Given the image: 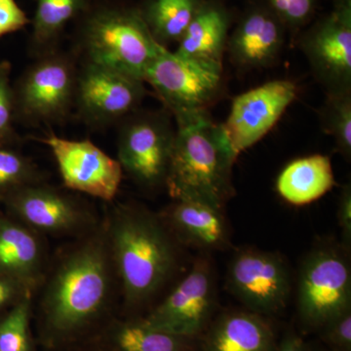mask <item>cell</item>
<instances>
[{
    "label": "cell",
    "mask_w": 351,
    "mask_h": 351,
    "mask_svg": "<svg viewBox=\"0 0 351 351\" xmlns=\"http://www.w3.org/2000/svg\"><path fill=\"white\" fill-rule=\"evenodd\" d=\"M298 313L309 329L321 330L351 307V267L348 256L334 247L311 252L298 280Z\"/></svg>",
    "instance_id": "cell-9"
},
{
    "label": "cell",
    "mask_w": 351,
    "mask_h": 351,
    "mask_svg": "<svg viewBox=\"0 0 351 351\" xmlns=\"http://www.w3.org/2000/svg\"><path fill=\"white\" fill-rule=\"evenodd\" d=\"M77 21V47L84 63L144 82L162 45L152 36L138 7L120 0H92Z\"/></svg>",
    "instance_id": "cell-4"
},
{
    "label": "cell",
    "mask_w": 351,
    "mask_h": 351,
    "mask_svg": "<svg viewBox=\"0 0 351 351\" xmlns=\"http://www.w3.org/2000/svg\"><path fill=\"white\" fill-rule=\"evenodd\" d=\"M78 69L73 55L55 49L38 55L13 85L16 122L59 123L75 108Z\"/></svg>",
    "instance_id": "cell-5"
},
{
    "label": "cell",
    "mask_w": 351,
    "mask_h": 351,
    "mask_svg": "<svg viewBox=\"0 0 351 351\" xmlns=\"http://www.w3.org/2000/svg\"><path fill=\"white\" fill-rule=\"evenodd\" d=\"M106 351H191V339L154 329L142 317H112L90 339Z\"/></svg>",
    "instance_id": "cell-20"
},
{
    "label": "cell",
    "mask_w": 351,
    "mask_h": 351,
    "mask_svg": "<svg viewBox=\"0 0 351 351\" xmlns=\"http://www.w3.org/2000/svg\"><path fill=\"white\" fill-rule=\"evenodd\" d=\"M301 49L326 94L351 92V0L334 9L302 36Z\"/></svg>",
    "instance_id": "cell-11"
},
{
    "label": "cell",
    "mask_w": 351,
    "mask_h": 351,
    "mask_svg": "<svg viewBox=\"0 0 351 351\" xmlns=\"http://www.w3.org/2000/svg\"><path fill=\"white\" fill-rule=\"evenodd\" d=\"M228 14L216 4L202 3L175 51L182 56L223 64L228 32Z\"/></svg>",
    "instance_id": "cell-22"
},
{
    "label": "cell",
    "mask_w": 351,
    "mask_h": 351,
    "mask_svg": "<svg viewBox=\"0 0 351 351\" xmlns=\"http://www.w3.org/2000/svg\"><path fill=\"white\" fill-rule=\"evenodd\" d=\"M338 221L339 228L343 233L346 246L351 242V186L346 184L343 186L339 195L338 207Z\"/></svg>",
    "instance_id": "cell-33"
},
{
    "label": "cell",
    "mask_w": 351,
    "mask_h": 351,
    "mask_svg": "<svg viewBox=\"0 0 351 351\" xmlns=\"http://www.w3.org/2000/svg\"><path fill=\"white\" fill-rule=\"evenodd\" d=\"M117 160L143 188L165 186L176 129L164 112H135L120 122Z\"/></svg>",
    "instance_id": "cell-7"
},
{
    "label": "cell",
    "mask_w": 351,
    "mask_h": 351,
    "mask_svg": "<svg viewBox=\"0 0 351 351\" xmlns=\"http://www.w3.org/2000/svg\"><path fill=\"white\" fill-rule=\"evenodd\" d=\"M36 293L25 284L12 277L0 274V313L24 301L34 298Z\"/></svg>",
    "instance_id": "cell-32"
},
{
    "label": "cell",
    "mask_w": 351,
    "mask_h": 351,
    "mask_svg": "<svg viewBox=\"0 0 351 351\" xmlns=\"http://www.w3.org/2000/svg\"><path fill=\"white\" fill-rule=\"evenodd\" d=\"M105 219L124 308H143L172 278L178 265L177 240L160 215L133 203L117 205Z\"/></svg>",
    "instance_id": "cell-2"
},
{
    "label": "cell",
    "mask_w": 351,
    "mask_h": 351,
    "mask_svg": "<svg viewBox=\"0 0 351 351\" xmlns=\"http://www.w3.org/2000/svg\"><path fill=\"white\" fill-rule=\"evenodd\" d=\"M321 331L332 351H351V307L330 320Z\"/></svg>",
    "instance_id": "cell-30"
},
{
    "label": "cell",
    "mask_w": 351,
    "mask_h": 351,
    "mask_svg": "<svg viewBox=\"0 0 351 351\" xmlns=\"http://www.w3.org/2000/svg\"><path fill=\"white\" fill-rule=\"evenodd\" d=\"M43 181L38 166L17 147H0V203L20 189Z\"/></svg>",
    "instance_id": "cell-25"
},
{
    "label": "cell",
    "mask_w": 351,
    "mask_h": 351,
    "mask_svg": "<svg viewBox=\"0 0 351 351\" xmlns=\"http://www.w3.org/2000/svg\"><path fill=\"white\" fill-rule=\"evenodd\" d=\"M201 5V0H145L138 9L154 38L167 47L181 40Z\"/></svg>",
    "instance_id": "cell-24"
},
{
    "label": "cell",
    "mask_w": 351,
    "mask_h": 351,
    "mask_svg": "<svg viewBox=\"0 0 351 351\" xmlns=\"http://www.w3.org/2000/svg\"><path fill=\"white\" fill-rule=\"evenodd\" d=\"M147 93L143 80L84 63L78 69L75 108L87 125L106 127L138 110Z\"/></svg>",
    "instance_id": "cell-12"
},
{
    "label": "cell",
    "mask_w": 351,
    "mask_h": 351,
    "mask_svg": "<svg viewBox=\"0 0 351 351\" xmlns=\"http://www.w3.org/2000/svg\"><path fill=\"white\" fill-rule=\"evenodd\" d=\"M215 300L213 267L207 256H200L169 294L142 318L154 329L193 339L206 328Z\"/></svg>",
    "instance_id": "cell-10"
},
{
    "label": "cell",
    "mask_w": 351,
    "mask_h": 351,
    "mask_svg": "<svg viewBox=\"0 0 351 351\" xmlns=\"http://www.w3.org/2000/svg\"><path fill=\"white\" fill-rule=\"evenodd\" d=\"M10 62H0V147H17L22 138L15 129L13 85Z\"/></svg>",
    "instance_id": "cell-28"
},
{
    "label": "cell",
    "mask_w": 351,
    "mask_h": 351,
    "mask_svg": "<svg viewBox=\"0 0 351 351\" xmlns=\"http://www.w3.org/2000/svg\"><path fill=\"white\" fill-rule=\"evenodd\" d=\"M269 9L283 25L300 27L313 14L315 0H269Z\"/></svg>",
    "instance_id": "cell-29"
},
{
    "label": "cell",
    "mask_w": 351,
    "mask_h": 351,
    "mask_svg": "<svg viewBox=\"0 0 351 351\" xmlns=\"http://www.w3.org/2000/svg\"><path fill=\"white\" fill-rule=\"evenodd\" d=\"M226 284L249 311L260 315L278 313L290 295L287 265L282 257L270 252H237L228 265Z\"/></svg>",
    "instance_id": "cell-13"
},
{
    "label": "cell",
    "mask_w": 351,
    "mask_h": 351,
    "mask_svg": "<svg viewBox=\"0 0 351 351\" xmlns=\"http://www.w3.org/2000/svg\"><path fill=\"white\" fill-rule=\"evenodd\" d=\"M160 215L177 241L204 250L228 246V225L223 210L193 200H174Z\"/></svg>",
    "instance_id": "cell-18"
},
{
    "label": "cell",
    "mask_w": 351,
    "mask_h": 351,
    "mask_svg": "<svg viewBox=\"0 0 351 351\" xmlns=\"http://www.w3.org/2000/svg\"><path fill=\"white\" fill-rule=\"evenodd\" d=\"M49 261L45 237L0 212V274L36 293Z\"/></svg>",
    "instance_id": "cell-16"
},
{
    "label": "cell",
    "mask_w": 351,
    "mask_h": 351,
    "mask_svg": "<svg viewBox=\"0 0 351 351\" xmlns=\"http://www.w3.org/2000/svg\"><path fill=\"white\" fill-rule=\"evenodd\" d=\"M177 120L207 113L223 93V64L182 56L160 48L144 76Z\"/></svg>",
    "instance_id": "cell-6"
},
{
    "label": "cell",
    "mask_w": 351,
    "mask_h": 351,
    "mask_svg": "<svg viewBox=\"0 0 351 351\" xmlns=\"http://www.w3.org/2000/svg\"><path fill=\"white\" fill-rule=\"evenodd\" d=\"M38 140L52 152L66 189L106 202L114 199L123 176L117 159L89 140H68L53 133Z\"/></svg>",
    "instance_id": "cell-14"
},
{
    "label": "cell",
    "mask_w": 351,
    "mask_h": 351,
    "mask_svg": "<svg viewBox=\"0 0 351 351\" xmlns=\"http://www.w3.org/2000/svg\"><path fill=\"white\" fill-rule=\"evenodd\" d=\"M335 184L330 157L313 154L287 164L277 178L276 191L290 204L302 206L326 195Z\"/></svg>",
    "instance_id": "cell-21"
},
{
    "label": "cell",
    "mask_w": 351,
    "mask_h": 351,
    "mask_svg": "<svg viewBox=\"0 0 351 351\" xmlns=\"http://www.w3.org/2000/svg\"><path fill=\"white\" fill-rule=\"evenodd\" d=\"M92 0H36L32 23L31 49L38 55L57 48L69 23L89 8Z\"/></svg>",
    "instance_id": "cell-23"
},
{
    "label": "cell",
    "mask_w": 351,
    "mask_h": 351,
    "mask_svg": "<svg viewBox=\"0 0 351 351\" xmlns=\"http://www.w3.org/2000/svg\"><path fill=\"white\" fill-rule=\"evenodd\" d=\"M297 85L291 80H272L233 99L223 125L235 156L250 149L278 122L295 101Z\"/></svg>",
    "instance_id": "cell-15"
},
{
    "label": "cell",
    "mask_w": 351,
    "mask_h": 351,
    "mask_svg": "<svg viewBox=\"0 0 351 351\" xmlns=\"http://www.w3.org/2000/svg\"><path fill=\"white\" fill-rule=\"evenodd\" d=\"M34 298L0 313V351H36L31 328Z\"/></svg>",
    "instance_id": "cell-27"
},
{
    "label": "cell",
    "mask_w": 351,
    "mask_h": 351,
    "mask_svg": "<svg viewBox=\"0 0 351 351\" xmlns=\"http://www.w3.org/2000/svg\"><path fill=\"white\" fill-rule=\"evenodd\" d=\"M284 43V25L269 8L252 9L228 38L226 51L237 68L257 69L276 63Z\"/></svg>",
    "instance_id": "cell-17"
},
{
    "label": "cell",
    "mask_w": 351,
    "mask_h": 351,
    "mask_svg": "<svg viewBox=\"0 0 351 351\" xmlns=\"http://www.w3.org/2000/svg\"><path fill=\"white\" fill-rule=\"evenodd\" d=\"M62 351H106L103 348H101L98 343H95L92 339H88L86 341L78 343V345L71 346Z\"/></svg>",
    "instance_id": "cell-35"
},
{
    "label": "cell",
    "mask_w": 351,
    "mask_h": 351,
    "mask_svg": "<svg viewBox=\"0 0 351 351\" xmlns=\"http://www.w3.org/2000/svg\"><path fill=\"white\" fill-rule=\"evenodd\" d=\"M165 186L173 200H193L223 210L234 195L237 156L221 124L209 113L177 120Z\"/></svg>",
    "instance_id": "cell-3"
},
{
    "label": "cell",
    "mask_w": 351,
    "mask_h": 351,
    "mask_svg": "<svg viewBox=\"0 0 351 351\" xmlns=\"http://www.w3.org/2000/svg\"><path fill=\"white\" fill-rule=\"evenodd\" d=\"M29 24L31 20L16 0H0V38L19 32Z\"/></svg>",
    "instance_id": "cell-31"
},
{
    "label": "cell",
    "mask_w": 351,
    "mask_h": 351,
    "mask_svg": "<svg viewBox=\"0 0 351 351\" xmlns=\"http://www.w3.org/2000/svg\"><path fill=\"white\" fill-rule=\"evenodd\" d=\"M119 281L105 218L91 232L71 240L50 257L36 291L38 339L62 351L93 338L112 317Z\"/></svg>",
    "instance_id": "cell-1"
},
{
    "label": "cell",
    "mask_w": 351,
    "mask_h": 351,
    "mask_svg": "<svg viewBox=\"0 0 351 351\" xmlns=\"http://www.w3.org/2000/svg\"><path fill=\"white\" fill-rule=\"evenodd\" d=\"M274 329L267 319L252 311H230L215 321L202 351H274Z\"/></svg>",
    "instance_id": "cell-19"
},
{
    "label": "cell",
    "mask_w": 351,
    "mask_h": 351,
    "mask_svg": "<svg viewBox=\"0 0 351 351\" xmlns=\"http://www.w3.org/2000/svg\"><path fill=\"white\" fill-rule=\"evenodd\" d=\"M274 351H306V343L295 334H289Z\"/></svg>",
    "instance_id": "cell-34"
},
{
    "label": "cell",
    "mask_w": 351,
    "mask_h": 351,
    "mask_svg": "<svg viewBox=\"0 0 351 351\" xmlns=\"http://www.w3.org/2000/svg\"><path fill=\"white\" fill-rule=\"evenodd\" d=\"M2 204L7 215L43 237L77 239L101 221L86 202L45 181L20 189Z\"/></svg>",
    "instance_id": "cell-8"
},
{
    "label": "cell",
    "mask_w": 351,
    "mask_h": 351,
    "mask_svg": "<svg viewBox=\"0 0 351 351\" xmlns=\"http://www.w3.org/2000/svg\"><path fill=\"white\" fill-rule=\"evenodd\" d=\"M323 131L335 141L337 151L346 159L351 157V92L326 94L320 110Z\"/></svg>",
    "instance_id": "cell-26"
}]
</instances>
